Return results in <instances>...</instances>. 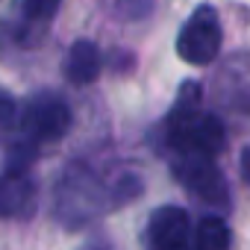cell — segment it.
<instances>
[{
    "label": "cell",
    "instance_id": "cell-7",
    "mask_svg": "<svg viewBox=\"0 0 250 250\" xmlns=\"http://www.w3.org/2000/svg\"><path fill=\"white\" fill-rule=\"evenodd\" d=\"M39 203L36 183L27 174H3L0 177V218H33Z\"/></svg>",
    "mask_w": 250,
    "mask_h": 250
},
{
    "label": "cell",
    "instance_id": "cell-5",
    "mask_svg": "<svg viewBox=\"0 0 250 250\" xmlns=\"http://www.w3.org/2000/svg\"><path fill=\"white\" fill-rule=\"evenodd\" d=\"M71 127V109L62 97L56 94H36L27 109H24V130L33 139H44V142H56L68 133Z\"/></svg>",
    "mask_w": 250,
    "mask_h": 250
},
{
    "label": "cell",
    "instance_id": "cell-3",
    "mask_svg": "<svg viewBox=\"0 0 250 250\" xmlns=\"http://www.w3.org/2000/svg\"><path fill=\"white\" fill-rule=\"evenodd\" d=\"M221 50V21L212 6H197L177 36V53L183 62L206 68Z\"/></svg>",
    "mask_w": 250,
    "mask_h": 250
},
{
    "label": "cell",
    "instance_id": "cell-2",
    "mask_svg": "<svg viewBox=\"0 0 250 250\" xmlns=\"http://www.w3.org/2000/svg\"><path fill=\"white\" fill-rule=\"evenodd\" d=\"M106 206V188L85 165H68L56 186V215L68 227H83Z\"/></svg>",
    "mask_w": 250,
    "mask_h": 250
},
{
    "label": "cell",
    "instance_id": "cell-14",
    "mask_svg": "<svg viewBox=\"0 0 250 250\" xmlns=\"http://www.w3.org/2000/svg\"><path fill=\"white\" fill-rule=\"evenodd\" d=\"M88 250H109V247H106V244H91Z\"/></svg>",
    "mask_w": 250,
    "mask_h": 250
},
{
    "label": "cell",
    "instance_id": "cell-1",
    "mask_svg": "<svg viewBox=\"0 0 250 250\" xmlns=\"http://www.w3.org/2000/svg\"><path fill=\"white\" fill-rule=\"evenodd\" d=\"M168 139L177 153L212 156L224 147V124L221 118L200 109V85L186 83L174 109L168 112Z\"/></svg>",
    "mask_w": 250,
    "mask_h": 250
},
{
    "label": "cell",
    "instance_id": "cell-13",
    "mask_svg": "<svg viewBox=\"0 0 250 250\" xmlns=\"http://www.w3.org/2000/svg\"><path fill=\"white\" fill-rule=\"evenodd\" d=\"M121 3H124V6H136V12H142V9L150 3V0H121Z\"/></svg>",
    "mask_w": 250,
    "mask_h": 250
},
{
    "label": "cell",
    "instance_id": "cell-11",
    "mask_svg": "<svg viewBox=\"0 0 250 250\" xmlns=\"http://www.w3.org/2000/svg\"><path fill=\"white\" fill-rule=\"evenodd\" d=\"M15 97L6 91V88H0V124H9L15 118Z\"/></svg>",
    "mask_w": 250,
    "mask_h": 250
},
{
    "label": "cell",
    "instance_id": "cell-4",
    "mask_svg": "<svg viewBox=\"0 0 250 250\" xmlns=\"http://www.w3.org/2000/svg\"><path fill=\"white\" fill-rule=\"evenodd\" d=\"M177 180L203 203L215 206V209H227L229 206V191H227V180L218 171L212 156H197V153H180L177 165H174Z\"/></svg>",
    "mask_w": 250,
    "mask_h": 250
},
{
    "label": "cell",
    "instance_id": "cell-12",
    "mask_svg": "<svg viewBox=\"0 0 250 250\" xmlns=\"http://www.w3.org/2000/svg\"><path fill=\"white\" fill-rule=\"evenodd\" d=\"M241 174H244V180L250 183V145L241 150Z\"/></svg>",
    "mask_w": 250,
    "mask_h": 250
},
{
    "label": "cell",
    "instance_id": "cell-10",
    "mask_svg": "<svg viewBox=\"0 0 250 250\" xmlns=\"http://www.w3.org/2000/svg\"><path fill=\"white\" fill-rule=\"evenodd\" d=\"M56 9H59V0H24V15L36 24L53 18Z\"/></svg>",
    "mask_w": 250,
    "mask_h": 250
},
{
    "label": "cell",
    "instance_id": "cell-8",
    "mask_svg": "<svg viewBox=\"0 0 250 250\" xmlns=\"http://www.w3.org/2000/svg\"><path fill=\"white\" fill-rule=\"evenodd\" d=\"M100 74V50L94 42L88 39H80L68 47V56H65V77L68 83L74 85H91Z\"/></svg>",
    "mask_w": 250,
    "mask_h": 250
},
{
    "label": "cell",
    "instance_id": "cell-9",
    "mask_svg": "<svg viewBox=\"0 0 250 250\" xmlns=\"http://www.w3.org/2000/svg\"><path fill=\"white\" fill-rule=\"evenodd\" d=\"M232 247V232L224 218L206 215L194 232H191V250H229Z\"/></svg>",
    "mask_w": 250,
    "mask_h": 250
},
{
    "label": "cell",
    "instance_id": "cell-6",
    "mask_svg": "<svg viewBox=\"0 0 250 250\" xmlns=\"http://www.w3.org/2000/svg\"><path fill=\"white\" fill-rule=\"evenodd\" d=\"M147 250H191V221L180 206H159L147 224Z\"/></svg>",
    "mask_w": 250,
    "mask_h": 250
}]
</instances>
